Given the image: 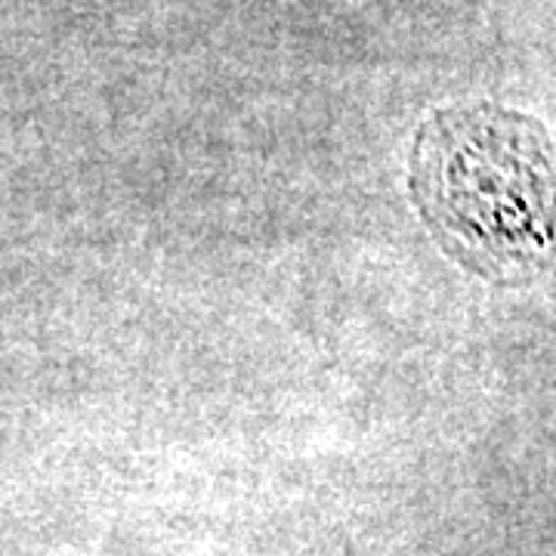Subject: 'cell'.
<instances>
[{"mask_svg": "<svg viewBox=\"0 0 556 556\" xmlns=\"http://www.w3.org/2000/svg\"><path fill=\"white\" fill-rule=\"evenodd\" d=\"M412 199L439 244L497 285L556 276V139L519 112H433L412 149Z\"/></svg>", "mask_w": 556, "mask_h": 556, "instance_id": "6da1fadb", "label": "cell"}]
</instances>
